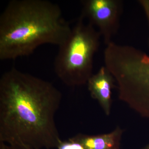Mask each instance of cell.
Returning <instances> with one entry per match:
<instances>
[{
  "label": "cell",
  "mask_w": 149,
  "mask_h": 149,
  "mask_svg": "<svg viewBox=\"0 0 149 149\" xmlns=\"http://www.w3.org/2000/svg\"><path fill=\"white\" fill-rule=\"evenodd\" d=\"M81 4V16L98 31L106 45L112 42V39L119 28L122 1L84 0Z\"/></svg>",
  "instance_id": "obj_5"
},
{
  "label": "cell",
  "mask_w": 149,
  "mask_h": 149,
  "mask_svg": "<svg viewBox=\"0 0 149 149\" xmlns=\"http://www.w3.org/2000/svg\"><path fill=\"white\" fill-rule=\"evenodd\" d=\"M141 149H149V144L145 146V147H144L143 148H142Z\"/></svg>",
  "instance_id": "obj_11"
},
{
  "label": "cell",
  "mask_w": 149,
  "mask_h": 149,
  "mask_svg": "<svg viewBox=\"0 0 149 149\" xmlns=\"http://www.w3.org/2000/svg\"><path fill=\"white\" fill-rule=\"evenodd\" d=\"M80 16L66 40L59 46L54 61L58 77L65 85L87 84L93 75V59L100 45V34Z\"/></svg>",
  "instance_id": "obj_3"
},
{
  "label": "cell",
  "mask_w": 149,
  "mask_h": 149,
  "mask_svg": "<svg viewBox=\"0 0 149 149\" xmlns=\"http://www.w3.org/2000/svg\"><path fill=\"white\" fill-rule=\"evenodd\" d=\"M57 149H84L82 145L73 138L67 141H61Z\"/></svg>",
  "instance_id": "obj_8"
},
{
  "label": "cell",
  "mask_w": 149,
  "mask_h": 149,
  "mask_svg": "<svg viewBox=\"0 0 149 149\" xmlns=\"http://www.w3.org/2000/svg\"><path fill=\"white\" fill-rule=\"evenodd\" d=\"M0 149H38L27 146L17 145H10L0 142Z\"/></svg>",
  "instance_id": "obj_9"
},
{
  "label": "cell",
  "mask_w": 149,
  "mask_h": 149,
  "mask_svg": "<svg viewBox=\"0 0 149 149\" xmlns=\"http://www.w3.org/2000/svg\"><path fill=\"white\" fill-rule=\"evenodd\" d=\"M138 2L142 7L143 10L146 17L149 28V0H139ZM148 45L149 46V35L148 38Z\"/></svg>",
  "instance_id": "obj_10"
},
{
  "label": "cell",
  "mask_w": 149,
  "mask_h": 149,
  "mask_svg": "<svg viewBox=\"0 0 149 149\" xmlns=\"http://www.w3.org/2000/svg\"><path fill=\"white\" fill-rule=\"evenodd\" d=\"M72 27L60 7L47 0H11L0 15V60L32 54L40 46L59 47Z\"/></svg>",
  "instance_id": "obj_2"
},
{
  "label": "cell",
  "mask_w": 149,
  "mask_h": 149,
  "mask_svg": "<svg viewBox=\"0 0 149 149\" xmlns=\"http://www.w3.org/2000/svg\"><path fill=\"white\" fill-rule=\"evenodd\" d=\"M61 92L49 81L13 68L0 79V142L56 148L62 140L55 117Z\"/></svg>",
  "instance_id": "obj_1"
},
{
  "label": "cell",
  "mask_w": 149,
  "mask_h": 149,
  "mask_svg": "<svg viewBox=\"0 0 149 149\" xmlns=\"http://www.w3.org/2000/svg\"><path fill=\"white\" fill-rule=\"evenodd\" d=\"M115 83L111 73L106 67L103 66L93 74L87 83L91 97L98 102L107 116H109L111 112L112 91Z\"/></svg>",
  "instance_id": "obj_6"
},
{
  "label": "cell",
  "mask_w": 149,
  "mask_h": 149,
  "mask_svg": "<svg viewBox=\"0 0 149 149\" xmlns=\"http://www.w3.org/2000/svg\"><path fill=\"white\" fill-rule=\"evenodd\" d=\"M118 79L123 101L149 119V55L138 48L130 49L123 60Z\"/></svg>",
  "instance_id": "obj_4"
},
{
  "label": "cell",
  "mask_w": 149,
  "mask_h": 149,
  "mask_svg": "<svg viewBox=\"0 0 149 149\" xmlns=\"http://www.w3.org/2000/svg\"><path fill=\"white\" fill-rule=\"evenodd\" d=\"M123 130L116 127L110 133L89 136L78 134L72 137L84 149H119Z\"/></svg>",
  "instance_id": "obj_7"
}]
</instances>
